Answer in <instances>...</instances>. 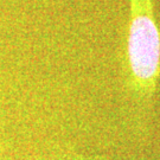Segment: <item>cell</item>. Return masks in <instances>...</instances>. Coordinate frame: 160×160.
<instances>
[{"label": "cell", "mask_w": 160, "mask_h": 160, "mask_svg": "<svg viewBox=\"0 0 160 160\" xmlns=\"http://www.w3.org/2000/svg\"><path fill=\"white\" fill-rule=\"evenodd\" d=\"M71 160H109V159H104V158H100V157H87V155L75 154Z\"/></svg>", "instance_id": "cell-2"}, {"label": "cell", "mask_w": 160, "mask_h": 160, "mask_svg": "<svg viewBox=\"0 0 160 160\" xmlns=\"http://www.w3.org/2000/svg\"><path fill=\"white\" fill-rule=\"evenodd\" d=\"M122 84L132 109L146 114L153 106L160 81V28L153 0H128Z\"/></svg>", "instance_id": "cell-1"}]
</instances>
